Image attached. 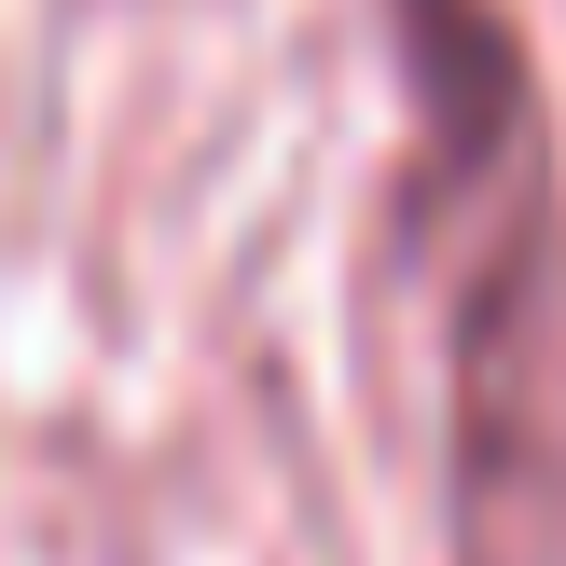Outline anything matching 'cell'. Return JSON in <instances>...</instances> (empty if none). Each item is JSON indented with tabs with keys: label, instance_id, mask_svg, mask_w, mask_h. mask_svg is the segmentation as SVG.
<instances>
[{
	"label": "cell",
	"instance_id": "6da1fadb",
	"mask_svg": "<svg viewBox=\"0 0 566 566\" xmlns=\"http://www.w3.org/2000/svg\"><path fill=\"white\" fill-rule=\"evenodd\" d=\"M442 249V525L457 566H566V193L497 0H387Z\"/></svg>",
	"mask_w": 566,
	"mask_h": 566
}]
</instances>
